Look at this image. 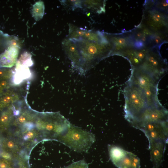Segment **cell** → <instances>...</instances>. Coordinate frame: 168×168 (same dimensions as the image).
<instances>
[{
  "mask_svg": "<svg viewBox=\"0 0 168 168\" xmlns=\"http://www.w3.org/2000/svg\"><path fill=\"white\" fill-rule=\"evenodd\" d=\"M69 39L74 43L80 56L81 74H85L100 61L110 56L112 47L107 36L98 41L82 39Z\"/></svg>",
  "mask_w": 168,
  "mask_h": 168,
  "instance_id": "1",
  "label": "cell"
},
{
  "mask_svg": "<svg viewBox=\"0 0 168 168\" xmlns=\"http://www.w3.org/2000/svg\"><path fill=\"white\" fill-rule=\"evenodd\" d=\"M144 5L140 24L154 33H167V1L147 0Z\"/></svg>",
  "mask_w": 168,
  "mask_h": 168,
  "instance_id": "2",
  "label": "cell"
},
{
  "mask_svg": "<svg viewBox=\"0 0 168 168\" xmlns=\"http://www.w3.org/2000/svg\"><path fill=\"white\" fill-rule=\"evenodd\" d=\"M125 119L133 125L148 107L146 96L138 85L128 80L124 90Z\"/></svg>",
  "mask_w": 168,
  "mask_h": 168,
  "instance_id": "3",
  "label": "cell"
},
{
  "mask_svg": "<svg viewBox=\"0 0 168 168\" xmlns=\"http://www.w3.org/2000/svg\"><path fill=\"white\" fill-rule=\"evenodd\" d=\"M95 141L94 135L70 124L67 132L58 141L77 152H86Z\"/></svg>",
  "mask_w": 168,
  "mask_h": 168,
  "instance_id": "4",
  "label": "cell"
},
{
  "mask_svg": "<svg viewBox=\"0 0 168 168\" xmlns=\"http://www.w3.org/2000/svg\"><path fill=\"white\" fill-rule=\"evenodd\" d=\"M160 80L138 68H132L128 80L138 85L145 93L149 107L162 106L158 98V85Z\"/></svg>",
  "mask_w": 168,
  "mask_h": 168,
  "instance_id": "5",
  "label": "cell"
},
{
  "mask_svg": "<svg viewBox=\"0 0 168 168\" xmlns=\"http://www.w3.org/2000/svg\"><path fill=\"white\" fill-rule=\"evenodd\" d=\"M160 48H149L146 58L142 65L138 68L161 79L167 72L168 69L166 60L162 57Z\"/></svg>",
  "mask_w": 168,
  "mask_h": 168,
  "instance_id": "6",
  "label": "cell"
},
{
  "mask_svg": "<svg viewBox=\"0 0 168 168\" xmlns=\"http://www.w3.org/2000/svg\"><path fill=\"white\" fill-rule=\"evenodd\" d=\"M168 121V111L163 106L149 107L138 118L133 125L140 129L146 124L150 123Z\"/></svg>",
  "mask_w": 168,
  "mask_h": 168,
  "instance_id": "7",
  "label": "cell"
},
{
  "mask_svg": "<svg viewBox=\"0 0 168 168\" xmlns=\"http://www.w3.org/2000/svg\"><path fill=\"white\" fill-rule=\"evenodd\" d=\"M145 134L149 142H168V121L150 123L146 124L140 129Z\"/></svg>",
  "mask_w": 168,
  "mask_h": 168,
  "instance_id": "8",
  "label": "cell"
},
{
  "mask_svg": "<svg viewBox=\"0 0 168 168\" xmlns=\"http://www.w3.org/2000/svg\"><path fill=\"white\" fill-rule=\"evenodd\" d=\"M129 31L133 48L137 49L152 48V41L155 33L140 24Z\"/></svg>",
  "mask_w": 168,
  "mask_h": 168,
  "instance_id": "9",
  "label": "cell"
},
{
  "mask_svg": "<svg viewBox=\"0 0 168 168\" xmlns=\"http://www.w3.org/2000/svg\"><path fill=\"white\" fill-rule=\"evenodd\" d=\"M105 34L112 46L110 56L121 55L127 50L133 48L129 31L119 34Z\"/></svg>",
  "mask_w": 168,
  "mask_h": 168,
  "instance_id": "10",
  "label": "cell"
},
{
  "mask_svg": "<svg viewBox=\"0 0 168 168\" xmlns=\"http://www.w3.org/2000/svg\"><path fill=\"white\" fill-rule=\"evenodd\" d=\"M149 48L137 49L132 48L125 51L121 56L128 60L132 68H138L144 61Z\"/></svg>",
  "mask_w": 168,
  "mask_h": 168,
  "instance_id": "11",
  "label": "cell"
},
{
  "mask_svg": "<svg viewBox=\"0 0 168 168\" xmlns=\"http://www.w3.org/2000/svg\"><path fill=\"white\" fill-rule=\"evenodd\" d=\"M149 142L151 161L154 168H158L162 161L166 144L167 142L161 141Z\"/></svg>",
  "mask_w": 168,
  "mask_h": 168,
  "instance_id": "12",
  "label": "cell"
},
{
  "mask_svg": "<svg viewBox=\"0 0 168 168\" xmlns=\"http://www.w3.org/2000/svg\"><path fill=\"white\" fill-rule=\"evenodd\" d=\"M113 163L118 168H140V167L139 158L133 153L125 150Z\"/></svg>",
  "mask_w": 168,
  "mask_h": 168,
  "instance_id": "13",
  "label": "cell"
},
{
  "mask_svg": "<svg viewBox=\"0 0 168 168\" xmlns=\"http://www.w3.org/2000/svg\"><path fill=\"white\" fill-rule=\"evenodd\" d=\"M63 45L67 57L71 62L72 66L79 72L81 60L74 43L67 38L63 42Z\"/></svg>",
  "mask_w": 168,
  "mask_h": 168,
  "instance_id": "14",
  "label": "cell"
},
{
  "mask_svg": "<svg viewBox=\"0 0 168 168\" xmlns=\"http://www.w3.org/2000/svg\"><path fill=\"white\" fill-rule=\"evenodd\" d=\"M31 75L28 66L18 61L11 78L12 82L14 85H18L28 79Z\"/></svg>",
  "mask_w": 168,
  "mask_h": 168,
  "instance_id": "15",
  "label": "cell"
},
{
  "mask_svg": "<svg viewBox=\"0 0 168 168\" xmlns=\"http://www.w3.org/2000/svg\"><path fill=\"white\" fill-rule=\"evenodd\" d=\"M18 53L16 47H9L0 56V67L10 68L13 66L16 63Z\"/></svg>",
  "mask_w": 168,
  "mask_h": 168,
  "instance_id": "16",
  "label": "cell"
},
{
  "mask_svg": "<svg viewBox=\"0 0 168 168\" xmlns=\"http://www.w3.org/2000/svg\"><path fill=\"white\" fill-rule=\"evenodd\" d=\"M105 0H82V8L100 14L105 11Z\"/></svg>",
  "mask_w": 168,
  "mask_h": 168,
  "instance_id": "17",
  "label": "cell"
},
{
  "mask_svg": "<svg viewBox=\"0 0 168 168\" xmlns=\"http://www.w3.org/2000/svg\"><path fill=\"white\" fill-rule=\"evenodd\" d=\"M44 4L42 1L38 2L34 5L32 9V14L36 21H39L43 17L44 14Z\"/></svg>",
  "mask_w": 168,
  "mask_h": 168,
  "instance_id": "18",
  "label": "cell"
},
{
  "mask_svg": "<svg viewBox=\"0 0 168 168\" xmlns=\"http://www.w3.org/2000/svg\"><path fill=\"white\" fill-rule=\"evenodd\" d=\"M63 1V2L64 4L71 7L72 9L82 8V0H65Z\"/></svg>",
  "mask_w": 168,
  "mask_h": 168,
  "instance_id": "19",
  "label": "cell"
},
{
  "mask_svg": "<svg viewBox=\"0 0 168 168\" xmlns=\"http://www.w3.org/2000/svg\"><path fill=\"white\" fill-rule=\"evenodd\" d=\"M64 168H88L87 164L83 160L73 163Z\"/></svg>",
  "mask_w": 168,
  "mask_h": 168,
  "instance_id": "20",
  "label": "cell"
},
{
  "mask_svg": "<svg viewBox=\"0 0 168 168\" xmlns=\"http://www.w3.org/2000/svg\"><path fill=\"white\" fill-rule=\"evenodd\" d=\"M15 165L10 160L5 159L0 160V168H15Z\"/></svg>",
  "mask_w": 168,
  "mask_h": 168,
  "instance_id": "21",
  "label": "cell"
},
{
  "mask_svg": "<svg viewBox=\"0 0 168 168\" xmlns=\"http://www.w3.org/2000/svg\"><path fill=\"white\" fill-rule=\"evenodd\" d=\"M18 168H30L28 160L26 162L20 161L18 163Z\"/></svg>",
  "mask_w": 168,
  "mask_h": 168,
  "instance_id": "22",
  "label": "cell"
},
{
  "mask_svg": "<svg viewBox=\"0 0 168 168\" xmlns=\"http://www.w3.org/2000/svg\"><path fill=\"white\" fill-rule=\"evenodd\" d=\"M9 119V116L7 114H3L1 117L0 121L2 123H5Z\"/></svg>",
  "mask_w": 168,
  "mask_h": 168,
  "instance_id": "23",
  "label": "cell"
},
{
  "mask_svg": "<svg viewBox=\"0 0 168 168\" xmlns=\"http://www.w3.org/2000/svg\"><path fill=\"white\" fill-rule=\"evenodd\" d=\"M1 156L4 159L8 160L11 159V157L10 155L7 152H2L1 154Z\"/></svg>",
  "mask_w": 168,
  "mask_h": 168,
  "instance_id": "24",
  "label": "cell"
},
{
  "mask_svg": "<svg viewBox=\"0 0 168 168\" xmlns=\"http://www.w3.org/2000/svg\"><path fill=\"white\" fill-rule=\"evenodd\" d=\"M7 144L8 147L10 148L13 147L14 146V143L11 141L8 142Z\"/></svg>",
  "mask_w": 168,
  "mask_h": 168,
  "instance_id": "25",
  "label": "cell"
}]
</instances>
